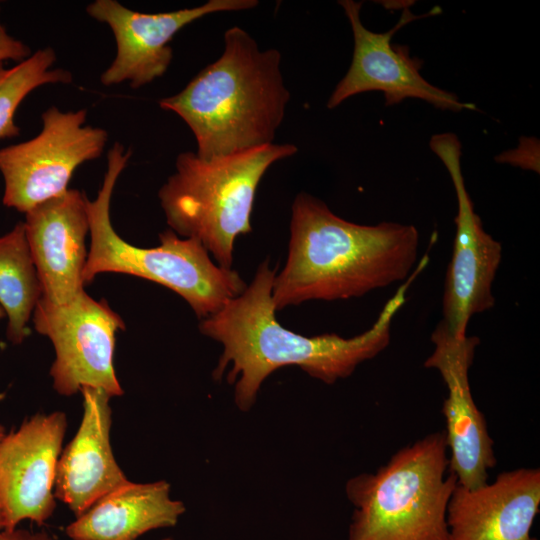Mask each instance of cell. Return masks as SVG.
Wrapping results in <instances>:
<instances>
[{"mask_svg":"<svg viewBox=\"0 0 540 540\" xmlns=\"http://www.w3.org/2000/svg\"><path fill=\"white\" fill-rule=\"evenodd\" d=\"M131 149L115 142L108 151L107 170L94 200H87L90 249L84 284L101 273L128 274L169 288L181 296L201 320L241 294L246 284L233 269L213 262L196 239L179 237L171 229L159 235L156 247L141 248L122 239L110 219L116 182L127 166Z\"/></svg>","mask_w":540,"mask_h":540,"instance_id":"obj_4","label":"cell"},{"mask_svg":"<svg viewBox=\"0 0 540 540\" xmlns=\"http://www.w3.org/2000/svg\"><path fill=\"white\" fill-rule=\"evenodd\" d=\"M431 150L446 167L457 199L456 232L447 268L438 328L453 336H465L475 314L495 304L492 285L502 259V246L482 225L465 187L461 170V143L453 133L432 136Z\"/></svg>","mask_w":540,"mask_h":540,"instance_id":"obj_9","label":"cell"},{"mask_svg":"<svg viewBox=\"0 0 540 540\" xmlns=\"http://www.w3.org/2000/svg\"><path fill=\"white\" fill-rule=\"evenodd\" d=\"M184 512L166 481H128L77 516L65 532L72 540H136L149 531L174 527Z\"/></svg>","mask_w":540,"mask_h":540,"instance_id":"obj_17","label":"cell"},{"mask_svg":"<svg viewBox=\"0 0 540 540\" xmlns=\"http://www.w3.org/2000/svg\"><path fill=\"white\" fill-rule=\"evenodd\" d=\"M444 430L399 449L345 486L354 507L348 540H448L447 506L458 482Z\"/></svg>","mask_w":540,"mask_h":540,"instance_id":"obj_5","label":"cell"},{"mask_svg":"<svg viewBox=\"0 0 540 540\" xmlns=\"http://www.w3.org/2000/svg\"><path fill=\"white\" fill-rule=\"evenodd\" d=\"M33 323L54 346L50 375L59 394L70 396L85 387L103 390L110 397L123 394L113 356L116 333L125 325L105 301L93 299L85 290L63 305L41 297Z\"/></svg>","mask_w":540,"mask_h":540,"instance_id":"obj_8","label":"cell"},{"mask_svg":"<svg viewBox=\"0 0 540 540\" xmlns=\"http://www.w3.org/2000/svg\"><path fill=\"white\" fill-rule=\"evenodd\" d=\"M161 540H172L171 538H164V539H161Z\"/></svg>","mask_w":540,"mask_h":540,"instance_id":"obj_25","label":"cell"},{"mask_svg":"<svg viewBox=\"0 0 540 540\" xmlns=\"http://www.w3.org/2000/svg\"><path fill=\"white\" fill-rule=\"evenodd\" d=\"M4 528H5V521H4V516H3L2 509H1V506H0V530L4 529Z\"/></svg>","mask_w":540,"mask_h":540,"instance_id":"obj_22","label":"cell"},{"mask_svg":"<svg viewBox=\"0 0 540 540\" xmlns=\"http://www.w3.org/2000/svg\"><path fill=\"white\" fill-rule=\"evenodd\" d=\"M419 274L418 269L410 274L365 332L351 338L335 333L308 337L277 320L272 299L276 270L263 261L241 294L199 324L200 332L223 348L213 378L221 379L229 368L226 380L234 384L235 404L248 411L266 378L282 367H299L325 384L349 377L358 365L387 348L392 320Z\"/></svg>","mask_w":540,"mask_h":540,"instance_id":"obj_1","label":"cell"},{"mask_svg":"<svg viewBox=\"0 0 540 540\" xmlns=\"http://www.w3.org/2000/svg\"><path fill=\"white\" fill-rule=\"evenodd\" d=\"M5 429L3 426L0 425V441L2 440V438L5 436Z\"/></svg>","mask_w":540,"mask_h":540,"instance_id":"obj_23","label":"cell"},{"mask_svg":"<svg viewBox=\"0 0 540 540\" xmlns=\"http://www.w3.org/2000/svg\"><path fill=\"white\" fill-rule=\"evenodd\" d=\"M79 428L61 452L55 498L79 516L100 498L129 480L119 467L111 446L110 396L103 390L85 387Z\"/></svg>","mask_w":540,"mask_h":540,"instance_id":"obj_16","label":"cell"},{"mask_svg":"<svg viewBox=\"0 0 540 540\" xmlns=\"http://www.w3.org/2000/svg\"><path fill=\"white\" fill-rule=\"evenodd\" d=\"M431 341L435 348L424 367L436 369L447 387L442 413L449 469L459 485L475 489L488 482V471L497 464L487 421L475 404L469 383V369L480 340L453 336L436 327Z\"/></svg>","mask_w":540,"mask_h":540,"instance_id":"obj_12","label":"cell"},{"mask_svg":"<svg viewBox=\"0 0 540 540\" xmlns=\"http://www.w3.org/2000/svg\"><path fill=\"white\" fill-rule=\"evenodd\" d=\"M31 54L29 46L11 36L0 21V62L6 60L21 62Z\"/></svg>","mask_w":540,"mask_h":540,"instance_id":"obj_20","label":"cell"},{"mask_svg":"<svg viewBox=\"0 0 540 540\" xmlns=\"http://www.w3.org/2000/svg\"><path fill=\"white\" fill-rule=\"evenodd\" d=\"M339 3L351 25L354 50L349 69L329 97L327 108H336L356 94L379 91L384 95L386 106L398 104L406 98H418L443 110L456 112L475 109L473 104L464 103L455 94L426 81L420 74L423 62L412 58L407 46L393 45L391 42L400 28L416 19L438 14L440 8L414 15L407 6L393 28L384 33H375L361 22L362 2L342 0Z\"/></svg>","mask_w":540,"mask_h":540,"instance_id":"obj_10","label":"cell"},{"mask_svg":"<svg viewBox=\"0 0 540 540\" xmlns=\"http://www.w3.org/2000/svg\"><path fill=\"white\" fill-rule=\"evenodd\" d=\"M257 4L256 0H209L192 8L143 13L116 0H96L86 12L110 27L116 43L115 58L100 81L104 86L128 82L134 89L147 85L166 73L173 58L169 44L185 26L212 13L247 10Z\"/></svg>","mask_w":540,"mask_h":540,"instance_id":"obj_11","label":"cell"},{"mask_svg":"<svg viewBox=\"0 0 540 540\" xmlns=\"http://www.w3.org/2000/svg\"><path fill=\"white\" fill-rule=\"evenodd\" d=\"M42 297V286L26 239L23 222L0 237V306L8 318L7 336L20 343Z\"/></svg>","mask_w":540,"mask_h":540,"instance_id":"obj_18","label":"cell"},{"mask_svg":"<svg viewBox=\"0 0 540 540\" xmlns=\"http://www.w3.org/2000/svg\"><path fill=\"white\" fill-rule=\"evenodd\" d=\"M540 507V470L504 471L491 483L455 487L447 506L448 540H538L531 528Z\"/></svg>","mask_w":540,"mask_h":540,"instance_id":"obj_15","label":"cell"},{"mask_svg":"<svg viewBox=\"0 0 540 540\" xmlns=\"http://www.w3.org/2000/svg\"><path fill=\"white\" fill-rule=\"evenodd\" d=\"M66 415L36 414L0 441V506L5 528L44 524L55 510L54 487Z\"/></svg>","mask_w":540,"mask_h":540,"instance_id":"obj_13","label":"cell"},{"mask_svg":"<svg viewBox=\"0 0 540 540\" xmlns=\"http://www.w3.org/2000/svg\"><path fill=\"white\" fill-rule=\"evenodd\" d=\"M87 196L77 189L25 213L26 239L42 286V298L63 305L84 290L89 233Z\"/></svg>","mask_w":540,"mask_h":540,"instance_id":"obj_14","label":"cell"},{"mask_svg":"<svg viewBox=\"0 0 540 540\" xmlns=\"http://www.w3.org/2000/svg\"><path fill=\"white\" fill-rule=\"evenodd\" d=\"M280 64L278 50H260L247 31L234 26L224 33L221 56L158 104L187 124L201 159L266 146L273 143L290 99Z\"/></svg>","mask_w":540,"mask_h":540,"instance_id":"obj_3","label":"cell"},{"mask_svg":"<svg viewBox=\"0 0 540 540\" xmlns=\"http://www.w3.org/2000/svg\"><path fill=\"white\" fill-rule=\"evenodd\" d=\"M0 540H57L53 535L46 531H29L25 529L12 528L1 529Z\"/></svg>","mask_w":540,"mask_h":540,"instance_id":"obj_21","label":"cell"},{"mask_svg":"<svg viewBox=\"0 0 540 540\" xmlns=\"http://www.w3.org/2000/svg\"><path fill=\"white\" fill-rule=\"evenodd\" d=\"M3 316H5V313H4L3 309L0 306V318H2Z\"/></svg>","mask_w":540,"mask_h":540,"instance_id":"obj_24","label":"cell"},{"mask_svg":"<svg viewBox=\"0 0 540 540\" xmlns=\"http://www.w3.org/2000/svg\"><path fill=\"white\" fill-rule=\"evenodd\" d=\"M418 249L413 225L356 224L301 192L292 204L287 260L273 281L276 310L361 297L403 282L418 263Z\"/></svg>","mask_w":540,"mask_h":540,"instance_id":"obj_2","label":"cell"},{"mask_svg":"<svg viewBox=\"0 0 540 540\" xmlns=\"http://www.w3.org/2000/svg\"><path fill=\"white\" fill-rule=\"evenodd\" d=\"M56 59L55 51L46 47L10 68L0 62V139L19 135L15 113L33 90L44 85L72 82L69 70L54 67Z\"/></svg>","mask_w":540,"mask_h":540,"instance_id":"obj_19","label":"cell"},{"mask_svg":"<svg viewBox=\"0 0 540 540\" xmlns=\"http://www.w3.org/2000/svg\"><path fill=\"white\" fill-rule=\"evenodd\" d=\"M293 144H269L204 160L177 156L175 172L159 189L167 224L178 236L198 240L220 267L232 269L235 239L251 232L257 187L276 161L293 156Z\"/></svg>","mask_w":540,"mask_h":540,"instance_id":"obj_6","label":"cell"},{"mask_svg":"<svg viewBox=\"0 0 540 540\" xmlns=\"http://www.w3.org/2000/svg\"><path fill=\"white\" fill-rule=\"evenodd\" d=\"M86 119V109L63 112L51 106L35 137L0 149L5 206L28 212L64 193L75 170L102 155L108 132L85 125Z\"/></svg>","mask_w":540,"mask_h":540,"instance_id":"obj_7","label":"cell"}]
</instances>
